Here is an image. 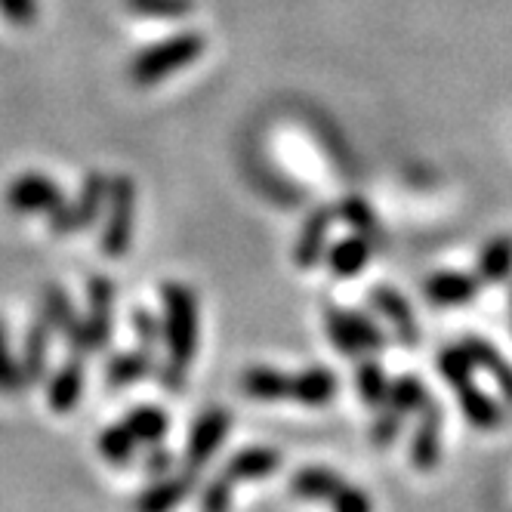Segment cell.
<instances>
[{
  "mask_svg": "<svg viewBox=\"0 0 512 512\" xmlns=\"http://www.w3.org/2000/svg\"><path fill=\"white\" fill-rule=\"evenodd\" d=\"M161 309H164L167 361L179 364V368H189L198 355V340H201V312H198L195 290L182 281H164Z\"/></svg>",
  "mask_w": 512,
  "mask_h": 512,
  "instance_id": "obj_1",
  "label": "cell"
},
{
  "mask_svg": "<svg viewBox=\"0 0 512 512\" xmlns=\"http://www.w3.org/2000/svg\"><path fill=\"white\" fill-rule=\"evenodd\" d=\"M207 41L201 31H179L170 38L145 47L133 56L130 62V81L136 87H155L164 78L176 75V71L189 68L195 59H201Z\"/></svg>",
  "mask_w": 512,
  "mask_h": 512,
  "instance_id": "obj_2",
  "label": "cell"
},
{
  "mask_svg": "<svg viewBox=\"0 0 512 512\" xmlns=\"http://www.w3.org/2000/svg\"><path fill=\"white\" fill-rule=\"evenodd\" d=\"M112 306H115V281L108 275H93L87 281V315L62 334L71 355L102 352L112 343Z\"/></svg>",
  "mask_w": 512,
  "mask_h": 512,
  "instance_id": "obj_3",
  "label": "cell"
},
{
  "mask_svg": "<svg viewBox=\"0 0 512 512\" xmlns=\"http://www.w3.org/2000/svg\"><path fill=\"white\" fill-rule=\"evenodd\" d=\"M133 223H136V186L127 173L108 182V201H105V229L99 247L105 256H124L133 244Z\"/></svg>",
  "mask_w": 512,
  "mask_h": 512,
  "instance_id": "obj_4",
  "label": "cell"
},
{
  "mask_svg": "<svg viewBox=\"0 0 512 512\" xmlns=\"http://www.w3.org/2000/svg\"><path fill=\"white\" fill-rule=\"evenodd\" d=\"M232 429V414L226 408H207L198 414V420L192 423L189 429V438H186V451H182V469H192V472H201L213 454L226 445V435Z\"/></svg>",
  "mask_w": 512,
  "mask_h": 512,
  "instance_id": "obj_5",
  "label": "cell"
},
{
  "mask_svg": "<svg viewBox=\"0 0 512 512\" xmlns=\"http://www.w3.org/2000/svg\"><path fill=\"white\" fill-rule=\"evenodd\" d=\"M65 204V195L59 182L44 176V173H22L10 182L7 189V207L13 213H28V216H50Z\"/></svg>",
  "mask_w": 512,
  "mask_h": 512,
  "instance_id": "obj_6",
  "label": "cell"
},
{
  "mask_svg": "<svg viewBox=\"0 0 512 512\" xmlns=\"http://www.w3.org/2000/svg\"><path fill=\"white\" fill-rule=\"evenodd\" d=\"M198 482V472L182 469V472H170L164 479H155L145 491H139L133 509L136 512H173L182 500L192 494Z\"/></svg>",
  "mask_w": 512,
  "mask_h": 512,
  "instance_id": "obj_7",
  "label": "cell"
},
{
  "mask_svg": "<svg viewBox=\"0 0 512 512\" xmlns=\"http://www.w3.org/2000/svg\"><path fill=\"white\" fill-rule=\"evenodd\" d=\"M53 327L47 324L44 315H38L25 331V340H22V377H25V386H34L47 377V368H50V346H53Z\"/></svg>",
  "mask_w": 512,
  "mask_h": 512,
  "instance_id": "obj_8",
  "label": "cell"
},
{
  "mask_svg": "<svg viewBox=\"0 0 512 512\" xmlns=\"http://www.w3.org/2000/svg\"><path fill=\"white\" fill-rule=\"evenodd\" d=\"M81 395H84V364L81 355H71L47 380V405L56 414H71L78 408Z\"/></svg>",
  "mask_w": 512,
  "mask_h": 512,
  "instance_id": "obj_9",
  "label": "cell"
},
{
  "mask_svg": "<svg viewBox=\"0 0 512 512\" xmlns=\"http://www.w3.org/2000/svg\"><path fill=\"white\" fill-rule=\"evenodd\" d=\"M278 466H281V454L275 448L253 445V448H244V451L232 454L223 475H226V479H232L235 485L238 482H260V479L275 475Z\"/></svg>",
  "mask_w": 512,
  "mask_h": 512,
  "instance_id": "obj_10",
  "label": "cell"
},
{
  "mask_svg": "<svg viewBox=\"0 0 512 512\" xmlns=\"http://www.w3.org/2000/svg\"><path fill=\"white\" fill-rule=\"evenodd\" d=\"M158 371V361L152 349H133V352H121L112 361L105 364V383L108 389H130L139 380H145L149 374Z\"/></svg>",
  "mask_w": 512,
  "mask_h": 512,
  "instance_id": "obj_11",
  "label": "cell"
},
{
  "mask_svg": "<svg viewBox=\"0 0 512 512\" xmlns=\"http://www.w3.org/2000/svg\"><path fill=\"white\" fill-rule=\"evenodd\" d=\"M331 219H334V213L327 210V207H318V210L309 213V219L300 229V238L294 244V263L300 269L318 266L321 253H324V244H327V232H331Z\"/></svg>",
  "mask_w": 512,
  "mask_h": 512,
  "instance_id": "obj_12",
  "label": "cell"
},
{
  "mask_svg": "<svg viewBox=\"0 0 512 512\" xmlns=\"http://www.w3.org/2000/svg\"><path fill=\"white\" fill-rule=\"evenodd\" d=\"M337 395V377L327 368H306L297 377H290V398H297L300 405L309 408H324L327 401H334Z\"/></svg>",
  "mask_w": 512,
  "mask_h": 512,
  "instance_id": "obj_13",
  "label": "cell"
},
{
  "mask_svg": "<svg viewBox=\"0 0 512 512\" xmlns=\"http://www.w3.org/2000/svg\"><path fill=\"white\" fill-rule=\"evenodd\" d=\"M241 392L253 401H281L290 398V374L269 368V364H253L241 374Z\"/></svg>",
  "mask_w": 512,
  "mask_h": 512,
  "instance_id": "obj_14",
  "label": "cell"
},
{
  "mask_svg": "<svg viewBox=\"0 0 512 512\" xmlns=\"http://www.w3.org/2000/svg\"><path fill=\"white\" fill-rule=\"evenodd\" d=\"M108 176H102V173H90L87 179H84V186H81V195H78V201L75 204H68L71 207V226H75V232H81V229H90L96 219H99V213L105 210V201H108Z\"/></svg>",
  "mask_w": 512,
  "mask_h": 512,
  "instance_id": "obj_15",
  "label": "cell"
},
{
  "mask_svg": "<svg viewBox=\"0 0 512 512\" xmlns=\"http://www.w3.org/2000/svg\"><path fill=\"white\" fill-rule=\"evenodd\" d=\"M343 479L327 466H303L294 479H290V494H297L300 500H331Z\"/></svg>",
  "mask_w": 512,
  "mask_h": 512,
  "instance_id": "obj_16",
  "label": "cell"
},
{
  "mask_svg": "<svg viewBox=\"0 0 512 512\" xmlns=\"http://www.w3.org/2000/svg\"><path fill=\"white\" fill-rule=\"evenodd\" d=\"M127 429L136 435V442L152 448V445H161L167 432H170V417L158 408V405H136L127 417H124Z\"/></svg>",
  "mask_w": 512,
  "mask_h": 512,
  "instance_id": "obj_17",
  "label": "cell"
},
{
  "mask_svg": "<svg viewBox=\"0 0 512 512\" xmlns=\"http://www.w3.org/2000/svg\"><path fill=\"white\" fill-rule=\"evenodd\" d=\"M96 448H99V454H102L105 463H112V466H130L133 457H136L139 442H136V435L127 429V423L121 420V423H112V426H105L99 432Z\"/></svg>",
  "mask_w": 512,
  "mask_h": 512,
  "instance_id": "obj_18",
  "label": "cell"
},
{
  "mask_svg": "<svg viewBox=\"0 0 512 512\" xmlns=\"http://www.w3.org/2000/svg\"><path fill=\"white\" fill-rule=\"evenodd\" d=\"M41 315L47 318V324L53 327L56 334H65L68 327L81 318L75 312V306H71V297L65 294L59 284H47L44 287V294H41Z\"/></svg>",
  "mask_w": 512,
  "mask_h": 512,
  "instance_id": "obj_19",
  "label": "cell"
},
{
  "mask_svg": "<svg viewBox=\"0 0 512 512\" xmlns=\"http://www.w3.org/2000/svg\"><path fill=\"white\" fill-rule=\"evenodd\" d=\"M364 263H368V244L358 238H346V241L334 244L331 253H327V266H331V272L340 278L355 275Z\"/></svg>",
  "mask_w": 512,
  "mask_h": 512,
  "instance_id": "obj_20",
  "label": "cell"
},
{
  "mask_svg": "<svg viewBox=\"0 0 512 512\" xmlns=\"http://www.w3.org/2000/svg\"><path fill=\"white\" fill-rule=\"evenodd\" d=\"M411 460L417 469H432L438 460V420L435 414H426V420L417 426L414 445H411Z\"/></svg>",
  "mask_w": 512,
  "mask_h": 512,
  "instance_id": "obj_21",
  "label": "cell"
},
{
  "mask_svg": "<svg viewBox=\"0 0 512 512\" xmlns=\"http://www.w3.org/2000/svg\"><path fill=\"white\" fill-rule=\"evenodd\" d=\"M324 324H327V334H331V343H334L340 352H346V355L361 352V340H358V334H355L352 312H343V309H327Z\"/></svg>",
  "mask_w": 512,
  "mask_h": 512,
  "instance_id": "obj_22",
  "label": "cell"
},
{
  "mask_svg": "<svg viewBox=\"0 0 512 512\" xmlns=\"http://www.w3.org/2000/svg\"><path fill=\"white\" fill-rule=\"evenodd\" d=\"M127 7L145 19H186L195 10V0H127Z\"/></svg>",
  "mask_w": 512,
  "mask_h": 512,
  "instance_id": "obj_23",
  "label": "cell"
},
{
  "mask_svg": "<svg viewBox=\"0 0 512 512\" xmlns=\"http://www.w3.org/2000/svg\"><path fill=\"white\" fill-rule=\"evenodd\" d=\"M22 386H25L22 364L13 355L10 340H7V327H4V321H0V395H13Z\"/></svg>",
  "mask_w": 512,
  "mask_h": 512,
  "instance_id": "obj_24",
  "label": "cell"
},
{
  "mask_svg": "<svg viewBox=\"0 0 512 512\" xmlns=\"http://www.w3.org/2000/svg\"><path fill=\"white\" fill-rule=\"evenodd\" d=\"M133 331L139 337V346L145 349H158V343H164V318H158L152 309H136L133 312Z\"/></svg>",
  "mask_w": 512,
  "mask_h": 512,
  "instance_id": "obj_25",
  "label": "cell"
},
{
  "mask_svg": "<svg viewBox=\"0 0 512 512\" xmlns=\"http://www.w3.org/2000/svg\"><path fill=\"white\" fill-rule=\"evenodd\" d=\"M358 395L368 401V405H380V401L386 398L389 386H386V377L380 371V364L368 361V364H361L358 368Z\"/></svg>",
  "mask_w": 512,
  "mask_h": 512,
  "instance_id": "obj_26",
  "label": "cell"
},
{
  "mask_svg": "<svg viewBox=\"0 0 512 512\" xmlns=\"http://www.w3.org/2000/svg\"><path fill=\"white\" fill-rule=\"evenodd\" d=\"M232 488H235L232 479L216 475L201 494V512H229L232 509Z\"/></svg>",
  "mask_w": 512,
  "mask_h": 512,
  "instance_id": "obj_27",
  "label": "cell"
},
{
  "mask_svg": "<svg viewBox=\"0 0 512 512\" xmlns=\"http://www.w3.org/2000/svg\"><path fill=\"white\" fill-rule=\"evenodd\" d=\"M331 509L334 512H374V503H371V497L364 494L361 488L343 482L337 488V494L331 497Z\"/></svg>",
  "mask_w": 512,
  "mask_h": 512,
  "instance_id": "obj_28",
  "label": "cell"
},
{
  "mask_svg": "<svg viewBox=\"0 0 512 512\" xmlns=\"http://www.w3.org/2000/svg\"><path fill=\"white\" fill-rule=\"evenodd\" d=\"M0 16L10 25L28 28L38 22V0H0Z\"/></svg>",
  "mask_w": 512,
  "mask_h": 512,
  "instance_id": "obj_29",
  "label": "cell"
},
{
  "mask_svg": "<svg viewBox=\"0 0 512 512\" xmlns=\"http://www.w3.org/2000/svg\"><path fill=\"white\" fill-rule=\"evenodd\" d=\"M374 303L383 309V315H389L398 327H401V337L411 340V318H408V309L401 303V297L389 294V290H377L374 294Z\"/></svg>",
  "mask_w": 512,
  "mask_h": 512,
  "instance_id": "obj_30",
  "label": "cell"
},
{
  "mask_svg": "<svg viewBox=\"0 0 512 512\" xmlns=\"http://www.w3.org/2000/svg\"><path fill=\"white\" fill-rule=\"evenodd\" d=\"M176 466V457L161 448V445H152L149 451H145V460H142V469L145 475H152V479H164V475H170Z\"/></svg>",
  "mask_w": 512,
  "mask_h": 512,
  "instance_id": "obj_31",
  "label": "cell"
},
{
  "mask_svg": "<svg viewBox=\"0 0 512 512\" xmlns=\"http://www.w3.org/2000/svg\"><path fill=\"white\" fill-rule=\"evenodd\" d=\"M420 401H423L420 383H414V380H398V383H395V389H392V408H395L398 414L414 411V408L420 405Z\"/></svg>",
  "mask_w": 512,
  "mask_h": 512,
  "instance_id": "obj_32",
  "label": "cell"
},
{
  "mask_svg": "<svg viewBox=\"0 0 512 512\" xmlns=\"http://www.w3.org/2000/svg\"><path fill=\"white\" fill-rule=\"evenodd\" d=\"M186 371L189 368H179V364H173V361H161L158 364V377H161V386L167 389V392H182V386H186Z\"/></svg>",
  "mask_w": 512,
  "mask_h": 512,
  "instance_id": "obj_33",
  "label": "cell"
},
{
  "mask_svg": "<svg viewBox=\"0 0 512 512\" xmlns=\"http://www.w3.org/2000/svg\"><path fill=\"white\" fill-rule=\"evenodd\" d=\"M395 435H398V411L392 414V408H389V411L374 423L371 438H374V445H380V448H383V445H389V442H392Z\"/></svg>",
  "mask_w": 512,
  "mask_h": 512,
  "instance_id": "obj_34",
  "label": "cell"
}]
</instances>
